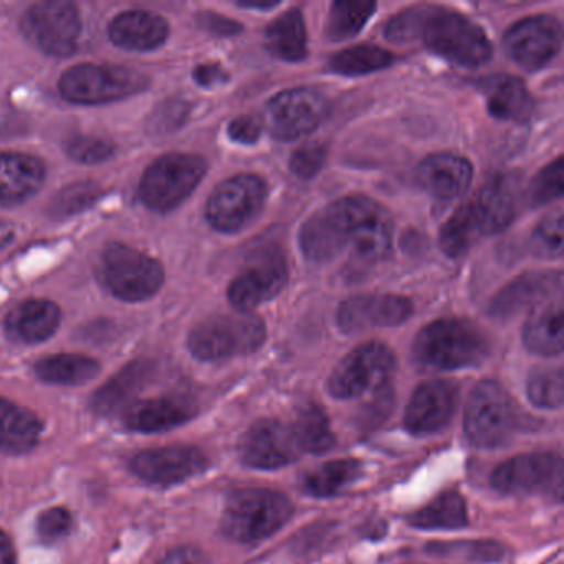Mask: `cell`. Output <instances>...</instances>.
Listing matches in <instances>:
<instances>
[{"instance_id": "ac0fdd59", "label": "cell", "mask_w": 564, "mask_h": 564, "mask_svg": "<svg viewBox=\"0 0 564 564\" xmlns=\"http://www.w3.org/2000/svg\"><path fill=\"white\" fill-rule=\"evenodd\" d=\"M239 454L247 467L276 470L293 464L302 448L292 427L275 419H262L243 434Z\"/></svg>"}, {"instance_id": "e575fe53", "label": "cell", "mask_w": 564, "mask_h": 564, "mask_svg": "<svg viewBox=\"0 0 564 564\" xmlns=\"http://www.w3.org/2000/svg\"><path fill=\"white\" fill-rule=\"evenodd\" d=\"M408 521L419 530H458L468 524L467 505L460 494L447 491L409 514Z\"/></svg>"}, {"instance_id": "ab89813d", "label": "cell", "mask_w": 564, "mask_h": 564, "mask_svg": "<svg viewBox=\"0 0 564 564\" xmlns=\"http://www.w3.org/2000/svg\"><path fill=\"white\" fill-rule=\"evenodd\" d=\"M101 189L98 184L85 181V183L70 184L58 191L51 203H48V216L54 219H67V217L77 216L90 209L98 199H100Z\"/></svg>"}, {"instance_id": "681fc988", "label": "cell", "mask_w": 564, "mask_h": 564, "mask_svg": "<svg viewBox=\"0 0 564 564\" xmlns=\"http://www.w3.org/2000/svg\"><path fill=\"white\" fill-rule=\"evenodd\" d=\"M197 22H199L204 31L216 35V37H236V35L242 34L243 32L242 24L232 21V19L216 14V12H200V14L197 15Z\"/></svg>"}, {"instance_id": "4316f807", "label": "cell", "mask_w": 564, "mask_h": 564, "mask_svg": "<svg viewBox=\"0 0 564 564\" xmlns=\"http://www.w3.org/2000/svg\"><path fill=\"white\" fill-rule=\"evenodd\" d=\"M478 90L487 100L491 117L501 121H527L534 110V101L527 85L518 77L498 74L480 78Z\"/></svg>"}, {"instance_id": "9c48e42d", "label": "cell", "mask_w": 564, "mask_h": 564, "mask_svg": "<svg viewBox=\"0 0 564 564\" xmlns=\"http://www.w3.org/2000/svg\"><path fill=\"white\" fill-rule=\"evenodd\" d=\"M100 273L105 286L124 302H144L164 283L163 265L124 243H110L105 249Z\"/></svg>"}, {"instance_id": "8d00e7d4", "label": "cell", "mask_w": 564, "mask_h": 564, "mask_svg": "<svg viewBox=\"0 0 564 564\" xmlns=\"http://www.w3.org/2000/svg\"><path fill=\"white\" fill-rule=\"evenodd\" d=\"M378 4L368 0H336L326 21V37L332 42L356 37L375 15Z\"/></svg>"}, {"instance_id": "4fadbf2b", "label": "cell", "mask_w": 564, "mask_h": 564, "mask_svg": "<svg viewBox=\"0 0 564 564\" xmlns=\"http://www.w3.org/2000/svg\"><path fill=\"white\" fill-rule=\"evenodd\" d=\"M395 356L382 343H366L345 356L328 378V392L336 399L361 398L388 384Z\"/></svg>"}, {"instance_id": "f1b7e54d", "label": "cell", "mask_w": 564, "mask_h": 564, "mask_svg": "<svg viewBox=\"0 0 564 564\" xmlns=\"http://www.w3.org/2000/svg\"><path fill=\"white\" fill-rule=\"evenodd\" d=\"M153 372L154 365L148 359L130 362L95 392L90 402L91 409L97 414L110 415L121 409L130 408L133 399L148 384Z\"/></svg>"}, {"instance_id": "7402d4cb", "label": "cell", "mask_w": 564, "mask_h": 564, "mask_svg": "<svg viewBox=\"0 0 564 564\" xmlns=\"http://www.w3.org/2000/svg\"><path fill=\"white\" fill-rule=\"evenodd\" d=\"M520 183L513 174L497 173L478 191L471 203L481 236L503 232L520 209Z\"/></svg>"}, {"instance_id": "60d3db41", "label": "cell", "mask_w": 564, "mask_h": 564, "mask_svg": "<svg viewBox=\"0 0 564 564\" xmlns=\"http://www.w3.org/2000/svg\"><path fill=\"white\" fill-rule=\"evenodd\" d=\"M528 398L541 409L561 408L564 398V378L561 368L534 369L528 379Z\"/></svg>"}, {"instance_id": "7bdbcfd3", "label": "cell", "mask_w": 564, "mask_h": 564, "mask_svg": "<svg viewBox=\"0 0 564 564\" xmlns=\"http://www.w3.org/2000/svg\"><path fill=\"white\" fill-rule=\"evenodd\" d=\"M531 247L536 256L544 259H560L563 256V213L543 217L531 234Z\"/></svg>"}, {"instance_id": "9a60e30c", "label": "cell", "mask_w": 564, "mask_h": 564, "mask_svg": "<svg viewBox=\"0 0 564 564\" xmlns=\"http://www.w3.org/2000/svg\"><path fill=\"white\" fill-rule=\"evenodd\" d=\"M491 487L503 495H530L563 490V462L554 454H527L510 458L495 468Z\"/></svg>"}, {"instance_id": "3957f363", "label": "cell", "mask_w": 564, "mask_h": 564, "mask_svg": "<svg viewBox=\"0 0 564 564\" xmlns=\"http://www.w3.org/2000/svg\"><path fill=\"white\" fill-rule=\"evenodd\" d=\"M490 352L487 335L475 323L442 318L415 336L412 358L425 371H455L480 365Z\"/></svg>"}, {"instance_id": "11a10c76", "label": "cell", "mask_w": 564, "mask_h": 564, "mask_svg": "<svg viewBox=\"0 0 564 564\" xmlns=\"http://www.w3.org/2000/svg\"><path fill=\"white\" fill-rule=\"evenodd\" d=\"M280 6V2H239V8L256 9V11H270Z\"/></svg>"}, {"instance_id": "d6a6232c", "label": "cell", "mask_w": 564, "mask_h": 564, "mask_svg": "<svg viewBox=\"0 0 564 564\" xmlns=\"http://www.w3.org/2000/svg\"><path fill=\"white\" fill-rule=\"evenodd\" d=\"M362 474L361 462L355 458L326 462L316 465L300 478V487L306 495L316 498H329L341 494L343 490L355 484Z\"/></svg>"}, {"instance_id": "6da1fadb", "label": "cell", "mask_w": 564, "mask_h": 564, "mask_svg": "<svg viewBox=\"0 0 564 564\" xmlns=\"http://www.w3.org/2000/svg\"><path fill=\"white\" fill-rule=\"evenodd\" d=\"M388 210L365 196L343 197L313 214L299 234L300 249L313 263L348 256L365 263L384 260L392 249Z\"/></svg>"}, {"instance_id": "c3c4849f", "label": "cell", "mask_w": 564, "mask_h": 564, "mask_svg": "<svg viewBox=\"0 0 564 564\" xmlns=\"http://www.w3.org/2000/svg\"><path fill=\"white\" fill-rule=\"evenodd\" d=\"M227 133L236 143L252 147L262 137V123L259 118L246 115V117L236 118L227 128Z\"/></svg>"}, {"instance_id": "d4e9b609", "label": "cell", "mask_w": 564, "mask_h": 564, "mask_svg": "<svg viewBox=\"0 0 564 564\" xmlns=\"http://www.w3.org/2000/svg\"><path fill=\"white\" fill-rule=\"evenodd\" d=\"M108 35L117 47L124 51H156L166 42L170 24L153 12L128 11L111 21Z\"/></svg>"}, {"instance_id": "44dd1931", "label": "cell", "mask_w": 564, "mask_h": 564, "mask_svg": "<svg viewBox=\"0 0 564 564\" xmlns=\"http://www.w3.org/2000/svg\"><path fill=\"white\" fill-rule=\"evenodd\" d=\"M561 286L563 275L557 270L523 273L494 296L488 313L494 319L513 318L524 310L546 305L547 300L560 295Z\"/></svg>"}, {"instance_id": "ba28073f", "label": "cell", "mask_w": 564, "mask_h": 564, "mask_svg": "<svg viewBox=\"0 0 564 564\" xmlns=\"http://www.w3.org/2000/svg\"><path fill=\"white\" fill-rule=\"evenodd\" d=\"M206 171V161L196 154H164L141 180V203L156 213H170L194 193Z\"/></svg>"}, {"instance_id": "8fae6325", "label": "cell", "mask_w": 564, "mask_h": 564, "mask_svg": "<svg viewBox=\"0 0 564 564\" xmlns=\"http://www.w3.org/2000/svg\"><path fill=\"white\" fill-rule=\"evenodd\" d=\"M21 31L39 51L51 57H70L82 34L78 9L65 0H47L31 6L22 15Z\"/></svg>"}, {"instance_id": "5b68a950", "label": "cell", "mask_w": 564, "mask_h": 564, "mask_svg": "<svg viewBox=\"0 0 564 564\" xmlns=\"http://www.w3.org/2000/svg\"><path fill=\"white\" fill-rule=\"evenodd\" d=\"M464 427L477 447H500L523 427V414L503 386L487 379L478 382L468 398Z\"/></svg>"}, {"instance_id": "1f68e13d", "label": "cell", "mask_w": 564, "mask_h": 564, "mask_svg": "<svg viewBox=\"0 0 564 564\" xmlns=\"http://www.w3.org/2000/svg\"><path fill=\"white\" fill-rule=\"evenodd\" d=\"M267 51L273 57L290 64L302 62L306 57V29L300 9H289L270 22L265 29Z\"/></svg>"}, {"instance_id": "2e32d148", "label": "cell", "mask_w": 564, "mask_h": 564, "mask_svg": "<svg viewBox=\"0 0 564 564\" xmlns=\"http://www.w3.org/2000/svg\"><path fill=\"white\" fill-rule=\"evenodd\" d=\"M563 31L551 15H531L508 29L503 37L508 57L524 70L546 67L561 51Z\"/></svg>"}, {"instance_id": "f5cc1de1", "label": "cell", "mask_w": 564, "mask_h": 564, "mask_svg": "<svg viewBox=\"0 0 564 564\" xmlns=\"http://www.w3.org/2000/svg\"><path fill=\"white\" fill-rule=\"evenodd\" d=\"M15 547L6 531L0 530V564H15Z\"/></svg>"}, {"instance_id": "83f0119b", "label": "cell", "mask_w": 564, "mask_h": 564, "mask_svg": "<svg viewBox=\"0 0 564 564\" xmlns=\"http://www.w3.org/2000/svg\"><path fill=\"white\" fill-rule=\"evenodd\" d=\"M45 166L24 153H0V206H15L39 193Z\"/></svg>"}, {"instance_id": "bcb514c9", "label": "cell", "mask_w": 564, "mask_h": 564, "mask_svg": "<svg viewBox=\"0 0 564 564\" xmlns=\"http://www.w3.org/2000/svg\"><path fill=\"white\" fill-rule=\"evenodd\" d=\"M326 153L328 150L325 144L318 143V141L303 144L290 158V170L296 177L312 180L325 166Z\"/></svg>"}, {"instance_id": "816d5d0a", "label": "cell", "mask_w": 564, "mask_h": 564, "mask_svg": "<svg viewBox=\"0 0 564 564\" xmlns=\"http://www.w3.org/2000/svg\"><path fill=\"white\" fill-rule=\"evenodd\" d=\"M158 564H210V561L196 547H177L167 553Z\"/></svg>"}, {"instance_id": "484cf974", "label": "cell", "mask_w": 564, "mask_h": 564, "mask_svg": "<svg viewBox=\"0 0 564 564\" xmlns=\"http://www.w3.org/2000/svg\"><path fill=\"white\" fill-rule=\"evenodd\" d=\"M62 312L48 300H25L9 312L6 332L9 338L22 345H37L57 332Z\"/></svg>"}, {"instance_id": "5bb4252c", "label": "cell", "mask_w": 564, "mask_h": 564, "mask_svg": "<svg viewBox=\"0 0 564 564\" xmlns=\"http://www.w3.org/2000/svg\"><path fill=\"white\" fill-rule=\"evenodd\" d=\"M329 104L313 88H293L273 97L267 105L265 124L279 141H295L313 133L326 120Z\"/></svg>"}, {"instance_id": "30bf717a", "label": "cell", "mask_w": 564, "mask_h": 564, "mask_svg": "<svg viewBox=\"0 0 564 564\" xmlns=\"http://www.w3.org/2000/svg\"><path fill=\"white\" fill-rule=\"evenodd\" d=\"M269 197V186L257 174H237L210 194L206 217L214 229L236 234L256 223Z\"/></svg>"}, {"instance_id": "f907efd6", "label": "cell", "mask_w": 564, "mask_h": 564, "mask_svg": "<svg viewBox=\"0 0 564 564\" xmlns=\"http://www.w3.org/2000/svg\"><path fill=\"white\" fill-rule=\"evenodd\" d=\"M194 80L197 85L204 88H213L216 85L226 84L229 80V75L224 72V68L217 64L199 65L194 70Z\"/></svg>"}, {"instance_id": "7dc6e473", "label": "cell", "mask_w": 564, "mask_h": 564, "mask_svg": "<svg viewBox=\"0 0 564 564\" xmlns=\"http://www.w3.org/2000/svg\"><path fill=\"white\" fill-rule=\"evenodd\" d=\"M187 117V105L183 101L171 100L160 105L156 111L151 115V131H173L184 123Z\"/></svg>"}, {"instance_id": "603a6c76", "label": "cell", "mask_w": 564, "mask_h": 564, "mask_svg": "<svg viewBox=\"0 0 564 564\" xmlns=\"http://www.w3.org/2000/svg\"><path fill=\"white\" fill-rule=\"evenodd\" d=\"M415 183L437 200L464 196L474 177V167L465 158L451 153L431 154L415 167Z\"/></svg>"}, {"instance_id": "52a82bcc", "label": "cell", "mask_w": 564, "mask_h": 564, "mask_svg": "<svg viewBox=\"0 0 564 564\" xmlns=\"http://www.w3.org/2000/svg\"><path fill=\"white\" fill-rule=\"evenodd\" d=\"M150 87L147 75L118 65L82 64L62 75L58 90L75 105H105L133 97Z\"/></svg>"}, {"instance_id": "836d02e7", "label": "cell", "mask_w": 564, "mask_h": 564, "mask_svg": "<svg viewBox=\"0 0 564 564\" xmlns=\"http://www.w3.org/2000/svg\"><path fill=\"white\" fill-rule=\"evenodd\" d=\"M100 362L84 355L45 356L35 365V375L48 384L82 386L97 378Z\"/></svg>"}, {"instance_id": "cb8c5ba5", "label": "cell", "mask_w": 564, "mask_h": 564, "mask_svg": "<svg viewBox=\"0 0 564 564\" xmlns=\"http://www.w3.org/2000/svg\"><path fill=\"white\" fill-rule=\"evenodd\" d=\"M197 414L196 405L187 399L156 398L133 402L124 409V427L140 434L173 431Z\"/></svg>"}, {"instance_id": "f35d334b", "label": "cell", "mask_w": 564, "mask_h": 564, "mask_svg": "<svg viewBox=\"0 0 564 564\" xmlns=\"http://www.w3.org/2000/svg\"><path fill=\"white\" fill-rule=\"evenodd\" d=\"M292 431L302 452L325 454L335 445V434L329 427L328 415L319 405L308 404L300 409Z\"/></svg>"}, {"instance_id": "e0dca14e", "label": "cell", "mask_w": 564, "mask_h": 564, "mask_svg": "<svg viewBox=\"0 0 564 564\" xmlns=\"http://www.w3.org/2000/svg\"><path fill=\"white\" fill-rule=\"evenodd\" d=\"M207 465V455L199 447L170 445L140 452L131 458L130 468L147 484L173 487L203 474Z\"/></svg>"}, {"instance_id": "ee69618b", "label": "cell", "mask_w": 564, "mask_h": 564, "mask_svg": "<svg viewBox=\"0 0 564 564\" xmlns=\"http://www.w3.org/2000/svg\"><path fill=\"white\" fill-rule=\"evenodd\" d=\"M65 151L77 163L100 164L113 156L115 147L101 138L75 137L67 141Z\"/></svg>"}, {"instance_id": "8992f818", "label": "cell", "mask_w": 564, "mask_h": 564, "mask_svg": "<svg viewBox=\"0 0 564 564\" xmlns=\"http://www.w3.org/2000/svg\"><path fill=\"white\" fill-rule=\"evenodd\" d=\"M265 338L267 326L262 318L239 313L214 316L199 323L191 332L187 346L191 355L199 361L223 362L252 355L262 348Z\"/></svg>"}, {"instance_id": "74e56055", "label": "cell", "mask_w": 564, "mask_h": 564, "mask_svg": "<svg viewBox=\"0 0 564 564\" xmlns=\"http://www.w3.org/2000/svg\"><path fill=\"white\" fill-rule=\"evenodd\" d=\"M480 236L474 206L471 203H465L445 220L438 234V246L445 256L458 259L470 250Z\"/></svg>"}, {"instance_id": "f546056e", "label": "cell", "mask_w": 564, "mask_h": 564, "mask_svg": "<svg viewBox=\"0 0 564 564\" xmlns=\"http://www.w3.org/2000/svg\"><path fill=\"white\" fill-rule=\"evenodd\" d=\"M44 432L35 412L18 402L0 398V454L24 455L34 451Z\"/></svg>"}, {"instance_id": "ffe728a7", "label": "cell", "mask_w": 564, "mask_h": 564, "mask_svg": "<svg viewBox=\"0 0 564 564\" xmlns=\"http://www.w3.org/2000/svg\"><path fill=\"white\" fill-rule=\"evenodd\" d=\"M458 388L451 381L419 386L405 408L404 425L411 434L431 435L447 427L457 412Z\"/></svg>"}, {"instance_id": "f6af8a7d", "label": "cell", "mask_w": 564, "mask_h": 564, "mask_svg": "<svg viewBox=\"0 0 564 564\" xmlns=\"http://www.w3.org/2000/svg\"><path fill=\"white\" fill-rule=\"evenodd\" d=\"M74 528V518L67 508H48L37 518V534L44 543L55 544L67 538Z\"/></svg>"}, {"instance_id": "4dcf8cb0", "label": "cell", "mask_w": 564, "mask_h": 564, "mask_svg": "<svg viewBox=\"0 0 564 564\" xmlns=\"http://www.w3.org/2000/svg\"><path fill=\"white\" fill-rule=\"evenodd\" d=\"M523 343L528 351L540 356H557L563 352V305L561 302L543 305L531 313L523 326Z\"/></svg>"}, {"instance_id": "7a4b0ae2", "label": "cell", "mask_w": 564, "mask_h": 564, "mask_svg": "<svg viewBox=\"0 0 564 564\" xmlns=\"http://www.w3.org/2000/svg\"><path fill=\"white\" fill-rule=\"evenodd\" d=\"M386 39L394 44L421 42L432 54L458 67L477 68L494 55L490 39L480 25L460 12L435 6H415L386 24Z\"/></svg>"}, {"instance_id": "db71d44e", "label": "cell", "mask_w": 564, "mask_h": 564, "mask_svg": "<svg viewBox=\"0 0 564 564\" xmlns=\"http://www.w3.org/2000/svg\"><path fill=\"white\" fill-rule=\"evenodd\" d=\"M15 229L12 227L11 223H6V220H0V250L8 247L9 243L14 240Z\"/></svg>"}, {"instance_id": "b9f144b4", "label": "cell", "mask_w": 564, "mask_h": 564, "mask_svg": "<svg viewBox=\"0 0 564 564\" xmlns=\"http://www.w3.org/2000/svg\"><path fill=\"white\" fill-rule=\"evenodd\" d=\"M564 191V161L557 158L531 181L528 197L531 206L541 207L560 199Z\"/></svg>"}, {"instance_id": "277c9868", "label": "cell", "mask_w": 564, "mask_h": 564, "mask_svg": "<svg viewBox=\"0 0 564 564\" xmlns=\"http://www.w3.org/2000/svg\"><path fill=\"white\" fill-rule=\"evenodd\" d=\"M292 513V501L280 491L242 488L227 500L220 527L237 543H257L285 527Z\"/></svg>"}, {"instance_id": "d6986e66", "label": "cell", "mask_w": 564, "mask_h": 564, "mask_svg": "<svg viewBox=\"0 0 564 564\" xmlns=\"http://www.w3.org/2000/svg\"><path fill=\"white\" fill-rule=\"evenodd\" d=\"M414 305L408 296L371 293L345 300L336 313V323L345 335H358L372 328L402 325L411 318Z\"/></svg>"}, {"instance_id": "d590c367", "label": "cell", "mask_w": 564, "mask_h": 564, "mask_svg": "<svg viewBox=\"0 0 564 564\" xmlns=\"http://www.w3.org/2000/svg\"><path fill=\"white\" fill-rule=\"evenodd\" d=\"M394 61L391 52L378 45H355L333 55L328 62V70L341 77H362L391 67Z\"/></svg>"}, {"instance_id": "7c38bea8", "label": "cell", "mask_w": 564, "mask_h": 564, "mask_svg": "<svg viewBox=\"0 0 564 564\" xmlns=\"http://www.w3.org/2000/svg\"><path fill=\"white\" fill-rule=\"evenodd\" d=\"M289 282V263L280 247L263 246L247 259L243 269L230 282L227 296L239 313L275 299Z\"/></svg>"}]
</instances>
